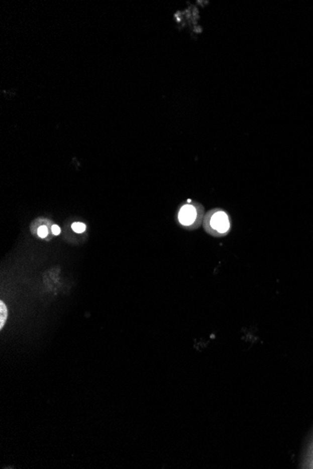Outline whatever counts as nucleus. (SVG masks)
Listing matches in <instances>:
<instances>
[{
  "label": "nucleus",
  "instance_id": "1",
  "mask_svg": "<svg viewBox=\"0 0 313 469\" xmlns=\"http://www.w3.org/2000/svg\"><path fill=\"white\" fill-rule=\"evenodd\" d=\"M209 227L219 234L226 233L229 231V217L223 211H218L209 218Z\"/></svg>",
  "mask_w": 313,
  "mask_h": 469
},
{
  "label": "nucleus",
  "instance_id": "2",
  "mask_svg": "<svg viewBox=\"0 0 313 469\" xmlns=\"http://www.w3.org/2000/svg\"><path fill=\"white\" fill-rule=\"evenodd\" d=\"M196 218H197V210L193 205L186 204L182 206L178 214V220L181 224L184 226H190L194 223Z\"/></svg>",
  "mask_w": 313,
  "mask_h": 469
},
{
  "label": "nucleus",
  "instance_id": "3",
  "mask_svg": "<svg viewBox=\"0 0 313 469\" xmlns=\"http://www.w3.org/2000/svg\"><path fill=\"white\" fill-rule=\"evenodd\" d=\"M8 310L6 305L4 304L3 301L0 302V328L2 329L4 327L5 322L7 320Z\"/></svg>",
  "mask_w": 313,
  "mask_h": 469
},
{
  "label": "nucleus",
  "instance_id": "4",
  "mask_svg": "<svg viewBox=\"0 0 313 469\" xmlns=\"http://www.w3.org/2000/svg\"><path fill=\"white\" fill-rule=\"evenodd\" d=\"M71 228H72V230L75 231L76 233H82V232H84V231H85V228H86V227H85V225H84V223L75 222V223L72 224Z\"/></svg>",
  "mask_w": 313,
  "mask_h": 469
},
{
  "label": "nucleus",
  "instance_id": "5",
  "mask_svg": "<svg viewBox=\"0 0 313 469\" xmlns=\"http://www.w3.org/2000/svg\"><path fill=\"white\" fill-rule=\"evenodd\" d=\"M48 234V230L45 226H41L38 230V235L41 237V238H45Z\"/></svg>",
  "mask_w": 313,
  "mask_h": 469
},
{
  "label": "nucleus",
  "instance_id": "6",
  "mask_svg": "<svg viewBox=\"0 0 313 469\" xmlns=\"http://www.w3.org/2000/svg\"><path fill=\"white\" fill-rule=\"evenodd\" d=\"M52 232H53L55 235H59V234H60V228H59L57 225H53V226H52Z\"/></svg>",
  "mask_w": 313,
  "mask_h": 469
}]
</instances>
